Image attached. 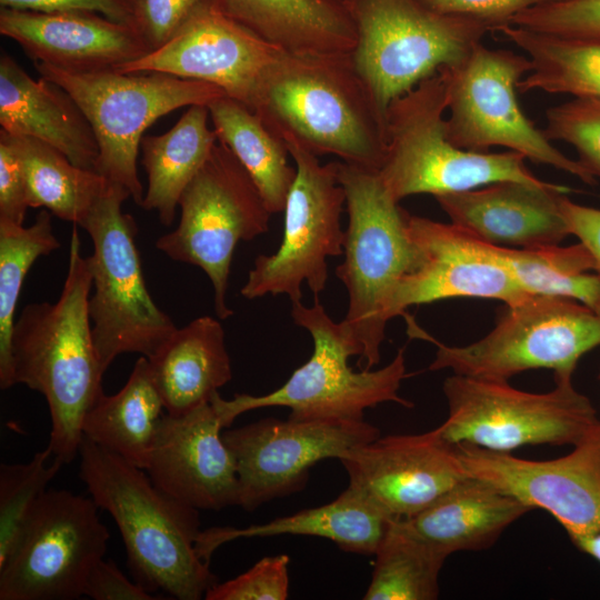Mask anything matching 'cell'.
<instances>
[{
	"label": "cell",
	"instance_id": "38",
	"mask_svg": "<svg viewBox=\"0 0 600 600\" xmlns=\"http://www.w3.org/2000/svg\"><path fill=\"white\" fill-rule=\"evenodd\" d=\"M546 119V136L570 144L578 161L600 179V100L572 98L549 108Z\"/></svg>",
	"mask_w": 600,
	"mask_h": 600
},
{
	"label": "cell",
	"instance_id": "39",
	"mask_svg": "<svg viewBox=\"0 0 600 600\" xmlns=\"http://www.w3.org/2000/svg\"><path fill=\"white\" fill-rule=\"evenodd\" d=\"M511 24L562 37L600 38V0H552L529 8Z\"/></svg>",
	"mask_w": 600,
	"mask_h": 600
},
{
	"label": "cell",
	"instance_id": "23",
	"mask_svg": "<svg viewBox=\"0 0 600 600\" xmlns=\"http://www.w3.org/2000/svg\"><path fill=\"white\" fill-rule=\"evenodd\" d=\"M566 186L503 180L434 197L451 223L492 244L533 248L570 236L559 201Z\"/></svg>",
	"mask_w": 600,
	"mask_h": 600
},
{
	"label": "cell",
	"instance_id": "2",
	"mask_svg": "<svg viewBox=\"0 0 600 600\" xmlns=\"http://www.w3.org/2000/svg\"><path fill=\"white\" fill-rule=\"evenodd\" d=\"M283 140L320 157L379 170L386 116L350 53L282 51L268 70L253 110Z\"/></svg>",
	"mask_w": 600,
	"mask_h": 600
},
{
	"label": "cell",
	"instance_id": "14",
	"mask_svg": "<svg viewBox=\"0 0 600 600\" xmlns=\"http://www.w3.org/2000/svg\"><path fill=\"white\" fill-rule=\"evenodd\" d=\"M296 166V178L284 204L281 243L272 254H260L240 293L248 300L286 294L302 300V283L319 299L328 281V258L343 253L346 231L341 213L346 194L337 161L322 164L319 157L284 139Z\"/></svg>",
	"mask_w": 600,
	"mask_h": 600
},
{
	"label": "cell",
	"instance_id": "33",
	"mask_svg": "<svg viewBox=\"0 0 600 600\" xmlns=\"http://www.w3.org/2000/svg\"><path fill=\"white\" fill-rule=\"evenodd\" d=\"M9 136L24 169L29 207L47 209L61 220L80 226L109 180L73 164L61 151L39 139Z\"/></svg>",
	"mask_w": 600,
	"mask_h": 600
},
{
	"label": "cell",
	"instance_id": "20",
	"mask_svg": "<svg viewBox=\"0 0 600 600\" xmlns=\"http://www.w3.org/2000/svg\"><path fill=\"white\" fill-rule=\"evenodd\" d=\"M339 460L349 486L394 520L417 514L469 477L456 446L438 428L378 437Z\"/></svg>",
	"mask_w": 600,
	"mask_h": 600
},
{
	"label": "cell",
	"instance_id": "6",
	"mask_svg": "<svg viewBox=\"0 0 600 600\" xmlns=\"http://www.w3.org/2000/svg\"><path fill=\"white\" fill-rule=\"evenodd\" d=\"M129 191L111 181L80 223L92 241L87 257L91 271L89 317L97 356L106 372L123 353L150 359L177 330L171 317L153 301L146 286L138 227L122 211Z\"/></svg>",
	"mask_w": 600,
	"mask_h": 600
},
{
	"label": "cell",
	"instance_id": "10",
	"mask_svg": "<svg viewBox=\"0 0 600 600\" xmlns=\"http://www.w3.org/2000/svg\"><path fill=\"white\" fill-rule=\"evenodd\" d=\"M357 42L350 56L381 111L422 80L462 60L489 26L436 12L419 0H343Z\"/></svg>",
	"mask_w": 600,
	"mask_h": 600
},
{
	"label": "cell",
	"instance_id": "21",
	"mask_svg": "<svg viewBox=\"0 0 600 600\" xmlns=\"http://www.w3.org/2000/svg\"><path fill=\"white\" fill-rule=\"evenodd\" d=\"M222 429L211 402L163 413L146 469L153 483L198 510L238 506L237 462Z\"/></svg>",
	"mask_w": 600,
	"mask_h": 600
},
{
	"label": "cell",
	"instance_id": "28",
	"mask_svg": "<svg viewBox=\"0 0 600 600\" xmlns=\"http://www.w3.org/2000/svg\"><path fill=\"white\" fill-rule=\"evenodd\" d=\"M148 360L164 410L171 414L210 402L218 389L232 378L224 330L221 322L210 316L198 317L177 328Z\"/></svg>",
	"mask_w": 600,
	"mask_h": 600
},
{
	"label": "cell",
	"instance_id": "46",
	"mask_svg": "<svg viewBox=\"0 0 600 600\" xmlns=\"http://www.w3.org/2000/svg\"><path fill=\"white\" fill-rule=\"evenodd\" d=\"M559 208L569 233L588 249L600 277V209L576 203L567 194L560 198Z\"/></svg>",
	"mask_w": 600,
	"mask_h": 600
},
{
	"label": "cell",
	"instance_id": "17",
	"mask_svg": "<svg viewBox=\"0 0 600 600\" xmlns=\"http://www.w3.org/2000/svg\"><path fill=\"white\" fill-rule=\"evenodd\" d=\"M282 51L226 16L213 0H200L166 44L117 71L211 83L253 111L262 81Z\"/></svg>",
	"mask_w": 600,
	"mask_h": 600
},
{
	"label": "cell",
	"instance_id": "12",
	"mask_svg": "<svg viewBox=\"0 0 600 600\" xmlns=\"http://www.w3.org/2000/svg\"><path fill=\"white\" fill-rule=\"evenodd\" d=\"M177 228L156 241L174 261L200 268L214 291L219 319L233 314L227 304L233 252L269 230L271 217L251 177L220 140L182 191Z\"/></svg>",
	"mask_w": 600,
	"mask_h": 600
},
{
	"label": "cell",
	"instance_id": "26",
	"mask_svg": "<svg viewBox=\"0 0 600 600\" xmlns=\"http://www.w3.org/2000/svg\"><path fill=\"white\" fill-rule=\"evenodd\" d=\"M394 519L351 486L333 501L247 528L212 527L200 531L196 548L210 563L222 544L240 538L281 534L320 537L347 552L374 554Z\"/></svg>",
	"mask_w": 600,
	"mask_h": 600
},
{
	"label": "cell",
	"instance_id": "29",
	"mask_svg": "<svg viewBox=\"0 0 600 600\" xmlns=\"http://www.w3.org/2000/svg\"><path fill=\"white\" fill-rule=\"evenodd\" d=\"M164 404L149 360L141 356L126 384L101 394L82 421V434L101 448L147 469Z\"/></svg>",
	"mask_w": 600,
	"mask_h": 600
},
{
	"label": "cell",
	"instance_id": "18",
	"mask_svg": "<svg viewBox=\"0 0 600 600\" xmlns=\"http://www.w3.org/2000/svg\"><path fill=\"white\" fill-rule=\"evenodd\" d=\"M467 473L543 509L571 541L600 532V428L564 456L528 460L469 443L454 444Z\"/></svg>",
	"mask_w": 600,
	"mask_h": 600
},
{
	"label": "cell",
	"instance_id": "24",
	"mask_svg": "<svg viewBox=\"0 0 600 600\" xmlns=\"http://www.w3.org/2000/svg\"><path fill=\"white\" fill-rule=\"evenodd\" d=\"M0 124L11 134L39 139L73 164L96 171L99 147L78 103L59 84L41 76L31 78L7 52L0 57Z\"/></svg>",
	"mask_w": 600,
	"mask_h": 600
},
{
	"label": "cell",
	"instance_id": "43",
	"mask_svg": "<svg viewBox=\"0 0 600 600\" xmlns=\"http://www.w3.org/2000/svg\"><path fill=\"white\" fill-rule=\"evenodd\" d=\"M427 8L448 16L486 23L494 31L518 13L552 0H419Z\"/></svg>",
	"mask_w": 600,
	"mask_h": 600
},
{
	"label": "cell",
	"instance_id": "35",
	"mask_svg": "<svg viewBox=\"0 0 600 600\" xmlns=\"http://www.w3.org/2000/svg\"><path fill=\"white\" fill-rule=\"evenodd\" d=\"M364 600H434L448 558L394 520L379 544Z\"/></svg>",
	"mask_w": 600,
	"mask_h": 600
},
{
	"label": "cell",
	"instance_id": "19",
	"mask_svg": "<svg viewBox=\"0 0 600 600\" xmlns=\"http://www.w3.org/2000/svg\"><path fill=\"white\" fill-rule=\"evenodd\" d=\"M408 230L418 251V262L396 291L393 317L403 316L410 306L449 298L496 299L511 306L531 296L504 267L496 244L453 223L411 214Z\"/></svg>",
	"mask_w": 600,
	"mask_h": 600
},
{
	"label": "cell",
	"instance_id": "44",
	"mask_svg": "<svg viewBox=\"0 0 600 600\" xmlns=\"http://www.w3.org/2000/svg\"><path fill=\"white\" fill-rule=\"evenodd\" d=\"M1 8L56 11H92L136 27V0H0Z\"/></svg>",
	"mask_w": 600,
	"mask_h": 600
},
{
	"label": "cell",
	"instance_id": "9",
	"mask_svg": "<svg viewBox=\"0 0 600 600\" xmlns=\"http://www.w3.org/2000/svg\"><path fill=\"white\" fill-rule=\"evenodd\" d=\"M494 328L467 346H447L406 316L408 334L437 346L432 371L508 381L531 369L571 378L580 358L600 346V314L586 304L554 296H528L507 306Z\"/></svg>",
	"mask_w": 600,
	"mask_h": 600
},
{
	"label": "cell",
	"instance_id": "41",
	"mask_svg": "<svg viewBox=\"0 0 600 600\" xmlns=\"http://www.w3.org/2000/svg\"><path fill=\"white\" fill-rule=\"evenodd\" d=\"M200 0H136V28L151 51L166 44Z\"/></svg>",
	"mask_w": 600,
	"mask_h": 600
},
{
	"label": "cell",
	"instance_id": "5",
	"mask_svg": "<svg viewBox=\"0 0 600 600\" xmlns=\"http://www.w3.org/2000/svg\"><path fill=\"white\" fill-rule=\"evenodd\" d=\"M447 80L442 69L396 98L386 113L387 147L378 174L400 202L413 194L434 197L503 180L544 184L514 151L464 150L447 136Z\"/></svg>",
	"mask_w": 600,
	"mask_h": 600
},
{
	"label": "cell",
	"instance_id": "22",
	"mask_svg": "<svg viewBox=\"0 0 600 600\" xmlns=\"http://www.w3.org/2000/svg\"><path fill=\"white\" fill-rule=\"evenodd\" d=\"M0 33L33 62L76 72L117 70L151 51L134 26L92 11L1 8Z\"/></svg>",
	"mask_w": 600,
	"mask_h": 600
},
{
	"label": "cell",
	"instance_id": "42",
	"mask_svg": "<svg viewBox=\"0 0 600 600\" xmlns=\"http://www.w3.org/2000/svg\"><path fill=\"white\" fill-rule=\"evenodd\" d=\"M28 208L21 159L9 133L0 129V220L23 224Z\"/></svg>",
	"mask_w": 600,
	"mask_h": 600
},
{
	"label": "cell",
	"instance_id": "37",
	"mask_svg": "<svg viewBox=\"0 0 600 600\" xmlns=\"http://www.w3.org/2000/svg\"><path fill=\"white\" fill-rule=\"evenodd\" d=\"M49 447L23 463L0 464V567L17 547L37 502L63 463Z\"/></svg>",
	"mask_w": 600,
	"mask_h": 600
},
{
	"label": "cell",
	"instance_id": "1",
	"mask_svg": "<svg viewBox=\"0 0 600 600\" xmlns=\"http://www.w3.org/2000/svg\"><path fill=\"white\" fill-rule=\"evenodd\" d=\"M91 271L73 224L66 280L59 299L27 304L11 334L13 383L41 393L49 408L48 447L63 464L79 456L82 421L103 394L102 370L89 317Z\"/></svg>",
	"mask_w": 600,
	"mask_h": 600
},
{
	"label": "cell",
	"instance_id": "25",
	"mask_svg": "<svg viewBox=\"0 0 600 600\" xmlns=\"http://www.w3.org/2000/svg\"><path fill=\"white\" fill-rule=\"evenodd\" d=\"M531 509L492 484L469 476L417 514L399 519L404 528L449 557L481 551Z\"/></svg>",
	"mask_w": 600,
	"mask_h": 600
},
{
	"label": "cell",
	"instance_id": "13",
	"mask_svg": "<svg viewBox=\"0 0 600 600\" xmlns=\"http://www.w3.org/2000/svg\"><path fill=\"white\" fill-rule=\"evenodd\" d=\"M442 70L447 80L446 130L454 146L471 151L506 147L586 184H597V178L553 147L522 111L517 89L531 70L526 54L487 48L480 42L458 63Z\"/></svg>",
	"mask_w": 600,
	"mask_h": 600
},
{
	"label": "cell",
	"instance_id": "11",
	"mask_svg": "<svg viewBox=\"0 0 600 600\" xmlns=\"http://www.w3.org/2000/svg\"><path fill=\"white\" fill-rule=\"evenodd\" d=\"M554 379L553 390L532 393L508 381L453 373L442 386L448 417L437 428L451 444L499 452L540 444L574 447L600 428V420L571 378Z\"/></svg>",
	"mask_w": 600,
	"mask_h": 600
},
{
	"label": "cell",
	"instance_id": "7",
	"mask_svg": "<svg viewBox=\"0 0 600 600\" xmlns=\"http://www.w3.org/2000/svg\"><path fill=\"white\" fill-rule=\"evenodd\" d=\"M291 303L294 323L312 337V354L280 388L269 393H236L230 400L214 393L210 402L223 428H229L243 412L268 407L289 408L288 419L294 421H362L367 409L383 402L413 407L399 396L407 377L404 348L380 369L353 371L348 358L354 352L339 322L329 317L319 299L312 307H306L302 301Z\"/></svg>",
	"mask_w": 600,
	"mask_h": 600
},
{
	"label": "cell",
	"instance_id": "30",
	"mask_svg": "<svg viewBox=\"0 0 600 600\" xmlns=\"http://www.w3.org/2000/svg\"><path fill=\"white\" fill-rule=\"evenodd\" d=\"M209 117L208 106H191L169 131L141 139V162L148 176L141 207L156 211L164 226L173 222L182 191L218 141Z\"/></svg>",
	"mask_w": 600,
	"mask_h": 600
},
{
	"label": "cell",
	"instance_id": "40",
	"mask_svg": "<svg viewBox=\"0 0 600 600\" xmlns=\"http://www.w3.org/2000/svg\"><path fill=\"white\" fill-rule=\"evenodd\" d=\"M287 554L264 557L242 574L216 583L206 593L207 600H284L289 596Z\"/></svg>",
	"mask_w": 600,
	"mask_h": 600
},
{
	"label": "cell",
	"instance_id": "31",
	"mask_svg": "<svg viewBox=\"0 0 600 600\" xmlns=\"http://www.w3.org/2000/svg\"><path fill=\"white\" fill-rule=\"evenodd\" d=\"M218 140L247 170L271 214L283 211L296 178L286 141L240 101L219 97L208 104Z\"/></svg>",
	"mask_w": 600,
	"mask_h": 600
},
{
	"label": "cell",
	"instance_id": "45",
	"mask_svg": "<svg viewBox=\"0 0 600 600\" xmlns=\"http://www.w3.org/2000/svg\"><path fill=\"white\" fill-rule=\"evenodd\" d=\"M83 596L94 600H156L153 596L137 581H130L117 564L101 559L90 571Z\"/></svg>",
	"mask_w": 600,
	"mask_h": 600
},
{
	"label": "cell",
	"instance_id": "47",
	"mask_svg": "<svg viewBox=\"0 0 600 600\" xmlns=\"http://www.w3.org/2000/svg\"><path fill=\"white\" fill-rule=\"evenodd\" d=\"M577 548L600 562V532L572 540Z\"/></svg>",
	"mask_w": 600,
	"mask_h": 600
},
{
	"label": "cell",
	"instance_id": "27",
	"mask_svg": "<svg viewBox=\"0 0 600 600\" xmlns=\"http://www.w3.org/2000/svg\"><path fill=\"white\" fill-rule=\"evenodd\" d=\"M229 18L294 53H351L357 36L343 0H213Z\"/></svg>",
	"mask_w": 600,
	"mask_h": 600
},
{
	"label": "cell",
	"instance_id": "16",
	"mask_svg": "<svg viewBox=\"0 0 600 600\" xmlns=\"http://www.w3.org/2000/svg\"><path fill=\"white\" fill-rule=\"evenodd\" d=\"M237 462L239 507L252 511L301 490L311 467L380 437L362 421L266 418L222 433Z\"/></svg>",
	"mask_w": 600,
	"mask_h": 600
},
{
	"label": "cell",
	"instance_id": "4",
	"mask_svg": "<svg viewBox=\"0 0 600 600\" xmlns=\"http://www.w3.org/2000/svg\"><path fill=\"white\" fill-rule=\"evenodd\" d=\"M349 217L344 260L336 270L349 304L339 322L359 357L358 366L379 363L392 302L402 279L414 270L418 251L408 230L409 213L383 186L378 171L337 161Z\"/></svg>",
	"mask_w": 600,
	"mask_h": 600
},
{
	"label": "cell",
	"instance_id": "36",
	"mask_svg": "<svg viewBox=\"0 0 600 600\" xmlns=\"http://www.w3.org/2000/svg\"><path fill=\"white\" fill-rule=\"evenodd\" d=\"M61 247L53 232L52 213L42 209L34 222L24 227L0 220V388L13 383L11 334L14 312L26 276L43 256Z\"/></svg>",
	"mask_w": 600,
	"mask_h": 600
},
{
	"label": "cell",
	"instance_id": "15",
	"mask_svg": "<svg viewBox=\"0 0 600 600\" xmlns=\"http://www.w3.org/2000/svg\"><path fill=\"white\" fill-rule=\"evenodd\" d=\"M90 498L47 489L8 560L0 567V600H72L83 596L109 531Z\"/></svg>",
	"mask_w": 600,
	"mask_h": 600
},
{
	"label": "cell",
	"instance_id": "8",
	"mask_svg": "<svg viewBox=\"0 0 600 600\" xmlns=\"http://www.w3.org/2000/svg\"><path fill=\"white\" fill-rule=\"evenodd\" d=\"M33 63L39 76L62 87L87 117L99 147L96 171L124 187L139 206L144 198L137 166L143 132L176 109L208 106L226 94L214 84L163 72H76Z\"/></svg>",
	"mask_w": 600,
	"mask_h": 600
},
{
	"label": "cell",
	"instance_id": "3",
	"mask_svg": "<svg viewBox=\"0 0 600 600\" xmlns=\"http://www.w3.org/2000/svg\"><path fill=\"white\" fill-rule=\"evenodd\" d=\"M80 478L113 518L134 580L151 593L199 600L218 582L197 551L199 510L157 487L147 471L83 437Z\"/></svg>",
	"mask_w": 600,
	"mask_h": 600
},
{
	"label": "cell",
	"instance_id": "32",
	"mask_svg": "<svg viewBox=\"0 0 600 600\" xmlns=\"http://www.w3.org/2000/svg\"><path fill=\"white\" fill-rule=\"evenodd\" d=\"M494 31L530 59L531 70L518 83L520 92L600 100V38L554 36L511 23Z\"/></svg>",
	"mask_w": 600,
	"mask_h": 600
},
{
	"label": "cell",
	"instance_id": "34",
	"mask_svg": "<svg viewBox=\"0 0 600 600\" xmlns=\"http://www.w3.org/2000/svg\"><path fill=\"white\" fill-rule=\"evenodd\" d=\"M496 246L504 267L528 294L573 299L600 314V277L581 242L569 247Z\"/></svg>",
	"mask_w": 600,
	"mask_h": 600
}]
</instances>
